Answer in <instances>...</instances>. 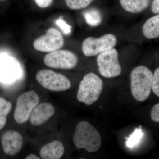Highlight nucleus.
Wrapping results in <instances>:
<instances>
[{
	"instance_id": "nucleus-1",
	"label": "nucleus",
	"mask_w": 159,
	"mask_h": 159,
	"mask_svg": "<svg viewBox=\"0 0 159 159\" xmlns=\"http://www.w3.org/2000/svg\"><path fill=\"white\" fill-rule=\"evenodd\" d=\"M73 141L77 148L84 149L89 152L98 151L102 142L101 136L97 129L85 121L77 124Z\"/></svg>"
},
{
	"instance_id": "nucleus-2",
	"label": "nucleus",
	"mask_w": 159,
	"mask_h": 159,
	"mask_svg": "<svg viewBox=\"0 0 159 159\" xmlns=\"http://www.w3.org/2000/svg\"><path fill=\"white\" fill-rule=\"evenodd\" d=\"M153 73L148 68L140 66L135 68L130 74L131 91L135 99L145 101L152 90Z\"/></svg>"
},
{
	"instance_id": "nucleus-3",
	"label": "nucleus",
	"mask_w": 159,
	"mask_h": 159,
	"mask_svg": "<svg viewBox=\"0 0 159 159\" xmlns=\"http://www.w3.org/2000/svg\"><path fill=\"white\" fill-rule=\"evenodd\" d=\"M103 85L102 80L96 74H86L80 83L77 99L87 105H92L99 99Z\"/></svg>"
},
{
	"instance_id": "nucleus-4",
	"label": "nucleus",
	"mask_w": 159,
	"mask_h": 159,
	"mask_svg": "<svg viewBox=\"0 0 159 159\" xmlns=\"http://www.w3.org/2000/svg\"><path fill=\"white\" fill-rule=\"evenodd\" d=\"M97 64L99 73L106 78L119 76L122 68L119 63V53L116 49L107 50L98 54Z\"/></svg>"
},
{
	"instance_id": "nucleus-5",
	"label": "nucleus",
	"mask_w": 159,
	"mask_h": 159,
	"mask_svg": "<svg viewBox=\"0 0 159 159\" xmlns=\"http://www.w3.org/2000/svg\"><path fill=\"white\" fill-rule=\"evenodd\" d=\"M39 97L35 91L31 90L20 95L16 100L15 109V120L19 124L25 123L34 107L39 104Z\"/></svg>"
},
{
	"instance_id": "nucleus-6",
	"label": "nucleus",
	"mask_w": 159,
	"mask_h": 159,
	"mask_svg": "<svg viewBox=\"0 0 159 159\" xmlns=\"http://www.w3.org/2000/svg\"><path fill=\"white\" fill-rule=\"evenodd\" d=\"M36 79L43 87L54 92H61L70 88V81L65 75L51 70H41L37 73Z\"/></svg>"
},
{
	"instance_id": "nucleus-7",
	"label": "nucleus",
	"mask_w": 159,
	"mask_h": 159,
	"mask_svg": "<svg viewBox=\"0 0 159 159\" xmlns=\"http://www.w3.org/2000/svg\"><path fill=\"white\" fill-rule=\"evenodd\" d=\"M117 42L116 36L111 34H106L98 38L88 37L83 42L82 52L87 57L96 56L103 51L114 48Z\"/></svg>"
},
{
	"instance_id": "nucleus-8",
	"label": "nucleus",
	"mask_w": 159,
	"mask_h": 159,
	"mask_svg": "<svg viewBox=\"0 0 159 159\" xmlns=\"http://www.w3.org/2000/svg\"><path fill=\"white\" fill-rule=\"evenodd\" d=\"M43 60L45 64L49 67L70 70L77 66L78 57L72 51L59 49L46 54Z\"/></svg>"
},
{
	"instance_id": "nucleus-9",
	"label": "nucleus",
	"mask_w": 159,
	"mask_h": 159,
	"mask_svg": "<svg viewBox=\"0 0 159 159\" xmlns=\"http://www.w3.org/2000/svg\"><path fill=\"white\" fill-rule=\"evenodd\" d=\"M64 43L61 32L57 29L50 28L45 34L34 41L33 47L38 51L49 53L61 48Z\"/></svg>"
},
{
	"instance_id": "nucleus-10",
	"label": "nucleus",
	"mask_w": 159,
	"mask_h": 159,
	"mask_svg": "<svg viewBox=\"0 0 159 159\" xmlns=\"http://www.w3.org/2000/svg\"><path fill=\"white\" fill-rule=\"evenodd\" d=\"M22 70L16 58L7 56H0V82L10 83L20 78Z\"/></svg>"
},
{
	"instance_id": "nucleus-11",
	"label": "nucleus",
	"mask_w": 159,
	"mask_h": 159,
	"mask_svg": "<svg viewBox=\"0 0 159 159\" xmlns=\"http://www.w3.org/2000/svg\"><path fill=\"white\" fill-rule=\"evenodd\" d=\"M23 137L16 131L6 132L2 138L3 151L6 155L14 156L20 151L23 145Z\"/></svg>"
},
{
	"instance_id": "nucleus-12",
	"label": "nucleus",
	"mask_w": 159,
	"mask_h": 159,
	"mask_svg": "<svg viewBox=\"0 0 159 159\" xmlns=\"http://www.w3.org/2000/svg\"><path fill=\"white\" fill-rule=\"evenodd\" d=\"M55 113L54 106L49 102L38 104L33 110L30 115V122L32 125L39 126L48 121Z\"/></svg>"
},
{
	"instance_id": "nucleus-13",
	"label": "nucleus",
	"mask_w": 159,
	"mask_h": 159,
	"mask_svg": "<svg viewBox=\"0 0 159 159\" xmlns=\"http://www.w3.org/2000/svg\"><path fill=\"white\" fill-rule=\"evenodd\" d=\"M64 151L62 143L56 140L44 145L41 149L40 155L43 159H59L62 157Z\"/></svg>"
},
{
	"instance_id": "nucleus-14",
	"label": "nucleus",
	"mask_w": 159,
	"mask_h": 159,
	"mask_svg": "<svg viewBox=\"0 0 159 159\" xmlns=\"http://www.w3.org/2000/svg\"><path fill=\"white\" fill-rule=\"evenodd\" d=\"M125 11L132 13H139L145 11L150 5L151 0H119Z\"/></svg>"
},
{
	"instance_id": "nucleus-15",
	"label": "nucleus",
	"mask_w": 159,
	"mask_h": 159,
	"mask_svg": "<svg viewBox=\"0 0 159 159\" xmlns=\"http://www.w3.org/2000/svg\"><path fill=\"white\" fill-rule=\"evenodd\" d=\"M144 36L148 39H154L159 37V15L157 14L148 19L142 28Z\"/></svg>"
},
{
	"instance_id": "nucleus-16",
	"label": "nucleus",
	"mask_w": 159,
	"mask_h": 159,
	"mask_svg": "<svg viewBox=\"0 0 159 159\" xmlns=\"http://www.w3.org/2000/svg\"><path fill=\"white\" fill-rule=\"evenodd\" d=\"M12 108L10 101L0 97V130L4 128L7 121V117Z\"/></svg>"
},
{
	"instance_id": "nucleus-17",
	"label": "nucleus",
	"mask_w": 159,
	"mask_h": 159,
	"mask_svg": "<svg viewBox=\"0 0 159 159\" xmlns=\"http://www.w3.org/2000/svg\"><path fill=\"white\" fill-rule=\"evenodd\" d=\"M84 16L89 25L96 27L101 24L102 15L99 11L96 9H91L84 13Z\"/></svg>"
},
{
	"instance_id": "nucleus-18",
	"label": "nucleus",
	"mask_w": 159,
	"mask_h": 159,
	"mask_svg": "<svg viewBox=\"0 0 159 159\" xmlns=\"http://www.w3.org/2000/svg\"><path fill=\"white\" fill-rule=\"evenodd\" d=\"M144 136V132L141 128V126L136 128L133 133L129 137L126 138L125 145L127 148H133L140 144Z\"/></svg>"
},
{
	"instance_id": "nucleus-19",
	"label": "nucleus",
	"mask_w": 159,
	"mask_h": 159,
	"mask_svg": "<svg viewBox=\"0 0 159 159\" xmlns=\"http://www.w3.org/2000/svg\"><path fill=\"white\" fill-rule=\"evenodd\" d=\"M94 0H65L67 6L73 10H78L86 8Z\"/></svg>"
},
{
	"instance_id": "nucleus-20",
	"label": "nucleus",
	"mask_w": 159,
	"mask_h": 159,
	"mask_svg": "<svg viewBox=\"0 0 159 159\" xmlns=\"http://www.w3.org/2000/svg\"><path fill=\"white\" fill-rule=\"evenodd\" d=\"M55 23L61 29L64 34L68 35L72 32V27L66 22L62 16H61L58 19L56 20Z\"/></svg>"
},
{
	"instance_id": "nucleus-21",
	"label": "nucleus",
	"mask_w": 159,
	"mask_h": 159,
	"mask_svg": "<svg viewBox=\"0 0 159 159\" xmlns=\"http://www.w3.org/2000/svg\"><path fill=\"white\" fill-rule=\"evenodd\" d=\"M152 89L154 93L159 97V68H157L154 71L152 77Z\"/></svg>"
},
{
	"instance_id": "nucleus-22",
	"label": "nucleus",
	"mask_w": 159,
	"mask_h": 159,
	"mask_svg": "<svg viewBox=\"0 0 159 159\" xmlns=\"http://www.w3.org/2000/svg\"><path fill=\"white\" fill-rule=\"evenodd\" d=\"M151 118L153 122H159V103L155 104L151 112Z\"/></svg>"
},
{
	"instance_id": "nucleus-23",
	"label": "nucleus",
	"mask_w": 159,
	"mask_h": 159,
	"mask_svg": "<svg viewBox=\"0 0 159 159\" xmlns=\"http://www.w3.org/2000/svg\"><path fill=\"white\" fill-rule=\"evenodd\" d=\"M38 6L42 8L48 7L52 4L53 0H34Z\"/></svg>"
},
{
	"instance_id": "nucleus-24",
	"label": "nucleus",
	"mask_w": 159,
	"mask_h": 159,
	"mask_svg": "<svg viewBox=\"0 0 159 159\" xmlns=\"http://www.w3.org/2000/svg\"><path fill=\"white\" fill-rule=\"evenodd\" d=\"M151 9L152 12L155 14L159 13V0H153L152 4Z\"/></svg>"
},
{
	"instance_id": "nucleus-25",
	"label": "nucleus",
	"mask_w": 159,
	"mask_h": 159,
	"mask_svg": "<svg viewBox=\"0 0 159 159\" xmlns=\"http://www.w3.org/2000/svg\"><path fill=\"white\" fill-rule=\"evenodd\" d=\"M26 159H39L40 158L38 156H37L36 155L34 154H29L28 156L26 157Z\"/></svg>"
},
{
	"instance_id": "nucleus-26",
	"label": "nucleus",
	"mask_w": 159,
	"mask_h": 159,
	"mask_svg": "<svg viewBox=\"0 0 159 159\" xmlns=\"http://www.w3.org/2000/svg\"><path fill=\"white\" fill-rule=\"evenodd\" d=\"M0 1H4V0H0Z\"/></svg>"
}]
</instances>
